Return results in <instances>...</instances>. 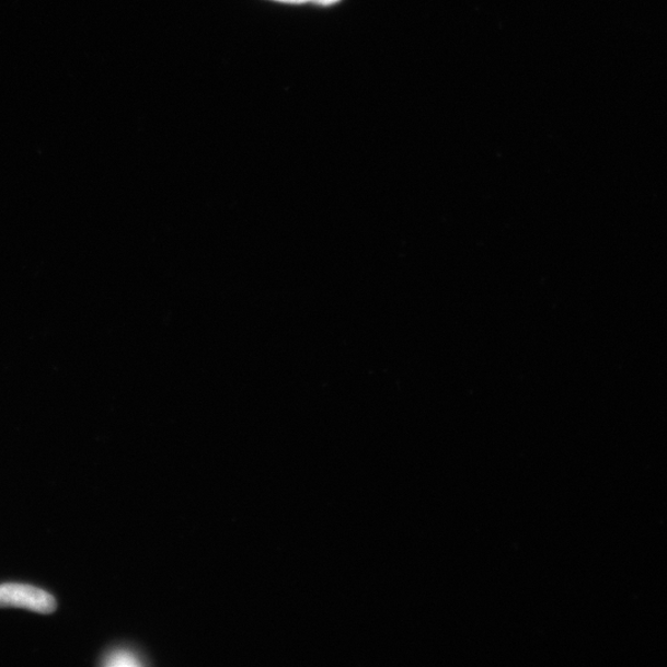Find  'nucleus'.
Returning a JSON list of instances; mask_svg holds the SVG:
<instances>
[{
	"label": "nucleus",
	"instance_id": "nucleus-1",
	"mask_svg": "<svg viewBox=\"0 0 667 667\" xmlns=\"http://www.w3.org/2000/svg\"><path fill=\"white\" fill-rule=\"evenodd\" d=\"M0 607L24 608L27 611L50 614L56 609L55 598L31 585H0Z\"/></svg>",
	"mask_w": 667,
	"mask_h": 667
},
{
	"label": "nucleus",
	"instance_id": "nucleus-2",
	"mask_svg": "<svg viewBox=\"0 0 667 667\" xmlns=\"http://www.w3.org/2000/svg\"><path fill=\"white\" fill-rule=\"evenodd\" d=\"M275 2L291 4L315 3L321 5H332L337 2H341V0H275Z\"/></svg>",
	"mask_w": 667,
	"mask_h": 667
}]
</instances>
